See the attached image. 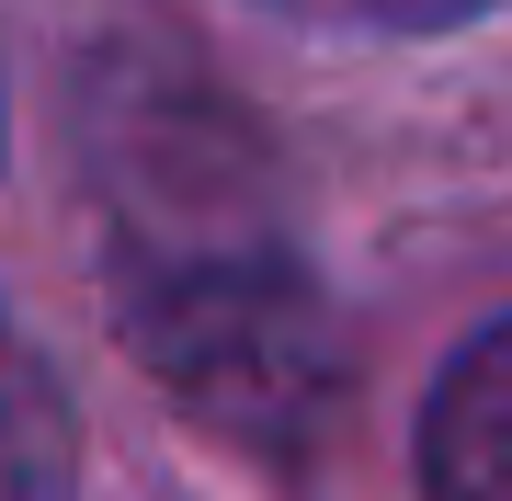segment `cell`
I'll use <instances>...</instances> for the list:
<instances>
[{"instance_id":"2","label":"cell","mask_w":512,"mask_h":501,"mask_svg":"<svg viewBox=\"0 0 512 501\" xmlns=\"http://www.w3.org/2000/svg\"><path fill=\"white\" fill-rule=\"evenodd\" d=\"M69 467H80L69 399H57L46 353L0 319V501H69Z\"/></svg>"},{"instance_id":"3","label":"cell","mask_w":512,"mask_h":501,"mask_svg":"<svg viewBox=\"0 0 512 501\" xmlns=\"http://www.w3.org/2000/svg\"><path fill=\"white\" fill-rule=\"evenodd\" d=\"M262 12H296V23H353V35H444V23L490 12V0H262Z\"/></svg>"},{"instance_id":"1","label":"cell","mask_w":512,"mask_h":501,"mask_svg":"<svg viewBox=\"0 0 512 501\" xmlns=\"http://www.w3.org/2000/svg\"><path fill=\"white\" fill-rule=\"evenodd\" d=\"M421 490L433 501H512V319L444 365L421 410Z\"/></svg>"}]
</instances>
